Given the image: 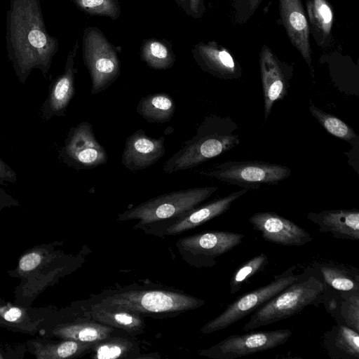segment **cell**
I'll return each instance as SVG.
<instances>
[{
	"label": "cell",
	"mask_w": 359,
	"mask_h": 359,
	"mask_svg": "<svg viewBox=\"0 0 359 359\" xmlns=\"http://www.w3.org/2000/svg\"><path fill=\"white\" fill-rule=\"evenodd\" d=\"M245 235L228 231H212L183 238L180 250L187 261L196 267H212L217 259L242 243Z\"/></svg>",
	"instance_id": "8fae6325"
},
{
	"label": "cell",
	"mask_w": 359,
	"mask_h": 359,
	"mask_svg": "<svg viewBox=\"0 0 359 359\" xmlns=\"http://www.w3.org/2000/svg\"><path fill=\"white\" fill-rule=\"evenodd\" d=\"M268 262L266 255L261 252L243 263L234 271L230 280V294H234L238 292L247 280L264 270Z\"/></svg>",
	"instance_id": "f546056e"
},
{
	"label": "cell",
	"mask_w": 359,
	"mask_h": 359,
	"mask_svg": "<svg viewBox=\"0 0 359 359\" xmlns=\"http://www.w3.org/2000/svg\"><path fill=\"white\" fill-rule=\"evenodd\" d=\"M259 64L264 96V115L266 121L273 104L287 95L293 67L280 61L265 44L259 53Z\"/></svg>",
	"instance_id": "7c38bea8"
},
{
	"label": "cell",
	"mask_w": 359,
	"mask_h": 359,
	"mask_svg": "<svg viewBox=\"0 0 359 359\" xmlns=\"http://www.w3.org/2000/svg\"><path fill=\"white\" fill-rule=\"evenodd\" d=\"M198 172L248 190L277 184L290 177L292 171L286 165L266 161H228Z\"/></svg>",
	"instance_id": "52a82bcc"
},
{
	"label": "cell",
	"mask_w": 359,
	"mask_h": 359,
	"mask_svg": "<svg viewBox=\"0 0 359 359\" xmlns=\"http://www.w3.org/2000/svg\"><path fill=\"white\" fill-rule=\"evenodd\" d=\"M128 347L126 342L110 341L100 343L95 347L94 358L98 359H115L122 357L126 353Z\"/></svg>",
	"instance_id": "1f68e13d"
},
{
	"label": "cell",
	"mask_w": 359,
	"mask_h": 359,
	"mask_svg": "<svg viewBox=\"0 0 359 359\" xmlns=\"http://www.w3.org/2000/svg\"><path fill=\"white\" fill-rule=\"evenodd\" d=\"M94 342L65 339L60 342L34 341V353L38 359H62L76 357L95 346Z\"/></svg>",
	"instance_id": "83f0119b"
},
{
	"label": "cell",
	"mask_w": 359,
	"mask_h": 359,
	"mask_svg": "<svg viewBox=\"0 0 359 359\" xmlns=\"http://www.w3.org/2000/svg\"><path fill=\"white\" fill-rule=\"evenodd\" d=\"M18 177L16 172L0 157V184L6 183H16Z\"/></svg>",
	"instance_id": "8d00e7d4"
},
{
	"label": "cell",
	"mask_w": 359,
	"mask_h": 359,
	"mask_svg": "<svg viewBox=\"0 0 359 359\" xmlns=\"http://www.w3.org/2000/svg\"><path fill=\"white\" fill-rule=\"evenodd\" d=\"M218 187H193L165 193L151 198L123 213L118 220L138 219L137 224H148L177 218L200 205Z\"/></svg>",
	"instance_id": "5b68a950"
},
{
	"label": "cell",
	"mask_w": 359,
	"mask_h": 359,
	"mask_svg": "<svg viewBox=\"0 0 359 359\" xmlns=\"http://www.w3.org/2000/svg\"><path fill=\"white\" fill-rule=\"evenodd\" d=\"M113 327L104 324L84 321L58 325L53 332L63 339L97 343L107 339Z\"/></svg>",
	"instance_id": "cb8c5ba5"
},
{
	"label": "cell",
	"mask_w": 359,
	"mask_h": 359,
	"mask_svg": "<svg viewBox=\"0 0 359 359\" xmlns=\"http://www.w3.org/2000/svg\"><path fill=\"white\" fill-rule=\"evenodd\" d=\"M61 161L77 170L92 169L105 165L108 156L97 140L93 126L82 121L72 127L59 151Z\"/></svg>",
	"instance_id": "30bf717a"
},
{
	"label": "cell",
	"mask_w": 359,
	"mask_h": 359,
	"mask_svg": "<svg viewBox=\"0 0 359 359\" xmlns=\"http://www.w3.org/2000/svg\"><path fill=\"white\" fill-rule=\"evenodd\" d=\"M323 304L337 324L359 332V292L339 291L327 286Z\"/></svg>",
	"instance_id": "ffe728a7"
},
{
	"label": "cell",
	"mask_w": 359,
	"mask_h": 359,
	"mask_svg": "<svg viewBox=\"0 0 359 359\" xmlns=\"http://www.w3.org/2000/svg\"><path fill=\"white\" fill-rule=\"evenodd\" d=\"M242 189L217 198L201 206H198L175 218L166 229V234L176 235L196 228L227 212L233 203L245 194Z\"/></svg>",
	"instance_id": "ac0fdd59"
},
{
	"label": "cell",
	"mask_w": 359,
	"mask_h": 359,
	"mask_svg": "<svg viewBox=\"0 0 359 359\" xmlns=\"http://www.w3.org/2000/svg\"><path fill=\"white\" fill-rule=\"evenodd\" d=\"M206 11L204 0H187L185 13L194 19L201 18Z\"/></svg>",
	"instance_id": "d590c367"
},
{
	"label": "cell",
	"mask_w": 359,
	"mask_h": 359,
	"mask_svg": "<svg viewBox=\"0 0 359 359\" xmlns=\"http://www.w3.org/2000/svg\"><path fill=\"white\" fill-rule=\"evenodd\" d=\"M77 40L69 53L63 73L50 84L48 95L41 107V116L45 121L54 116H64L75 93V75L77 69L74 60L79 49Z\"/></svg>",
	"instance_id": "5bb4252c"
},
{
	"label": "cell",
	"mask_w": 359,
	"mask_h": 359,
	"mask_svg": "<svg viewBox=\"0 0 359 359\" xmlns=\"http://www.w3.org/2000/svg\"><path fill=\"white\" fill-rule=\"evenodd\" d=\"M311 266L327 286L339 291L359 292L358 269L324 259H315Z\"/></svg>",
	"instance_id": "44dd1931"
},
{
	"label": "cell",
	"mask_w": 359,
	"mask_h": 359,
	"mask_svg": "<svg viewBox=\"0 0 359 359\" xmlns=\"http://www.w3.org/2000/svg\"><path fill=\"white\" fill-rule=\"evenodd\" d=\"M238 126L230 116L207 115L196 135L183 142L164 163L166 174L194 168L231 150L240 143Z\"/></svg>",
	"instance_id": "7a4b0ae2"
},
{
	"label": "cell",
	"mask_w": 359,
	"mask_h": 359,
	"mask_svg": "<svg viewBox=\"0 0 359 359\" xmlns=\"http://www.w3.org/2000/svg\"><path fill=\"white\" fill-rule=\"evenodd\" d=\"M281 23L291 43L311 67V48L308 19L302 0H278Z\"/></svg>",
	"instance_id": "e0dca14e"
},
{
	"label": "cell",
	"mask_w": 359,
	"mask_h": 359,
	"mask_svg": "<svg viewBox=\"0 0 359 359\" xmlns=\"http://www.w3.org/2000/svg\"><path fill=\"white\" fill-rule=\"evenodd\" d=\"M44 252L42 250H33L24 254L18 262L19 273L26 274L34 271L43 262Z\"/></svg>",
	"instance_id": "836d02e7"
},
{
	"label": "cell",
	"mask_w": 359,
	"mask_h": 359,
	"mask_svg": "<svg viewBox=\"0 0 359 359\" xmlns=\"http://www.w3.org/2000/svg\"><path fill=\"white\" fill-rule=\"evenodd\" d=\"M309 109L311 115L330 134L350 143L353 147L358 145L359 137L349 125L313 104H311Z\"/></svg>",
	"instance_id": "f1b7e54d"
},
{
	"label": "cell",
	"mask_w": 359,
	"mask_h": 359,
	"mask_svg": "<svg viewBox=\"0 0 359 359\" xmlns=\"http://www.w3.org/2000/svg\"><path fill=\"white\" fill-rule=\"evenodd\" d=\"M306 217L318 226L320 233H330L335 238L359 241V210L358 209L310 212Z\"/></svg>",
	"instance_id": "d6986e66"
},
{
	"label": "cell",
	"mask_w": 359,
	"mask_h": 359,
	"mask_svg": "<svg viewBox=\"0 0 359 359\" xmlns=\"http://www.w3.org/2000/svg\"><path fill=\"white\" fill-rule=\"evenodd\" d=\"M291 335L289 329L232 334L201 350L200 355L212 359H235L276 348L285 344Z\"/></svg>",
	"instance_id": "9c48e42d"
},
{
	"label": "cell",
	"mask_w": 359,
	"mask_h": 359,
	"mask_svg": "<svg viewBox=\"0 0 359 359\" xmlns=\"http://www.w3.org/2000/svg\"><path fill=\"white\" fill-rule=\"evenodd\" d=\"M205 302L198 298L165 290H129L115 293L98 306L135 314L173 313L197 309Z\"/></svg>",
	"instance_id": "277c9868"
},
{
	"label": "cell",
	"mask_w": 359,
	"mask_h": 359,
	"mask_svg": "<svg viewBox=\"0 0 359 359\" xmlns=\"http://www.w3.org/2000/svg\"><path fill=\"white\" fill-rule=\"evenodd\" d=\"M164 137L148 136L142 129L129 135L125 142L121 163L128 170L135 172L150 167L165 154Z\"/></svg>",
	"instance_id": "9a60e30c"
},
{
	"label": "cell",
	"mask_w": 359,
	"mask_h": 359,
	"mask_svg": "<svg viewBox=\"0 0 359 359\" xmlns=\"http://www.w3.org/2000/svg\"><path fill=\"white\" fill-rule=\"evenodd\" d=\"M82 55L91 79V93L109 88L121 74L116 48L97 27H86L82 34Z\"/></svg>",
	"instance_id": "8992f818"
},
{
	"label": "cell",
	"mask_w": 359,
	"mask_h": 359,
	"mask_svg": "<svg viewBox=\"0 0 359 359\" xmlns=\"http://www.w3.org/2000/svg\"><path fill=\"white\" fill-rule=\"evenodd\" d=\"M76 8L90 16L107 17L117 20L121 14L118 0H69Z\"/></svg>",
	"instance_id": "4dcf8cb0"
},
{
	"label": "cell",
	"mask_w": 359,
	"mask_h": 359,
	"mask_svg": "<svg viewBox=\"0 0 359 359\" xmlns=\"http://www.w3.org/2000/svg\"><path fill=\"white\" fill-rule=\"evenodd\" d=\"M295 269V266L288 268L276 276L269 284L237 298L229 304L222 313L205 323L201 329V332L203 334H210L222 330L253 313L297 279L299 275L294 274Z\"/></svg>",
	"instance_id": "ba28073f"
},
{
	"label": "cell",
	"mask_w": 359,
	"mask_h": 359,
	"mask_svg": "<svg viewBox=\"0 0 359 359\" xmlns=\"http://www.w3.org/2000/svg\"><path fill=\"white\" fill-rule=\"evenodd\" d=\"M179 7H180L184 12L187 8V0H175Z\"/></svg>",
	"instance_id": "f35d334b"
},
{
	"label": "cell",
	"mask_w": 359,
	"mask_h": 359,
	"mask_svg": "<svg viewBox=\"0 0 359 359\" xmlns=\"http://www.w3.org/2000/svg\"><path fill=\"white\" fill-rule=\"evenodd\" d=\"M191 53L198 67L205 72L220 79H237L242 69L230 52L217 42L203 41L195 44Z\"/></svg>",
	"instance_id": "2e32d148"
},
{
	"label": "cell",
	"mask_w": 359,
	"mask_h": 359,
	"mask_svg": "<svg viewBox=\"0 0 359 359\" xmlns=\"http://www.w3.org/2000/svg\"><path fill=\"white\" fill-rule=\"evenodd\" d=\"M6 41L8 57L20 83H25L34 69L47 76L59 43L47 31L40 0H10Z\"/></svg>",
	"instance_id": "6da1fadb"
},
{
	"label": "cell",
	"mask_w": 359,
	"mask_h": 359,
	"mask_svg": "<svg viewBox=\"0 0 359 359\" xmlns=\"http://www.w3.org/2000/svg\"><path fill=\"white\" fill-rule=\"evenodd\" d=\"M19 202L5 190L0 188V211L5 208L18 206Z\"/></svg>",
	"instance_id": "74e56055"
},
{
	"label": "cell",
	"mask_w": 359,
	"mask_h": 359,
	"mask_svg": "<svg viewBox=\"0 0 359 359\" xmlns=\"http://www.w3.org/2000/svg\"><path fill=\"white\" fill-rule=\"evenodd\" d=\"M265 241L284 246H302L313 238L304 229L275 212H258L248 219Z\"/></svg>",
	"instance_id": "4fadbf2b"
},
{
	"label": "cell",
	"mask_w": 359,
	"mask_h": 359,
	"mask_svg": "<svg viewBox=\"0 0 359 359\" xmlns=\"http://www.w3.org/2000/svg\"><path fill=\"white\" fill-rule=\"evenodd\" d=\"M140 57L148 67L157 70L171 68L176 60L171 42L164 39L145 40L140 46Z\"/></svg>",
	"instance_id": "4316f807"
},
{
	"label": "cell",
	"mask_w": 359,
	"mask_h": 359,
	"mask_svg": "<svg viewBox=\"0 0 359 359\" xmlns=\"http://www.w3.org/2000/svg\"><path fill=\"white\" fill-rule=\"evenodd\" d=\"M309 32L317 44L325 48L330 41L334 20L332 6L327 0H306Z\"/></svg>",
	"instance_id": "603a6c76"
},
{
	"label": "cell",
	"mask_w": 359,
	"mask_h": 359,
	"mask_svg": "<svg viewBox=\"0 0 359 359\" xmlns=\"http://www.w3.org/2000/svg\"><path fill=\"white\" fill-rule=\"evenodd\" d=\"M88 314L95 321L131 334L140 332L144 327V323L140 315L125 311L93 304Z\"/></svg>",
	"instance_id": "484cf974"
},
{
	"label": "cell",
	"mask_w": 359,
	"mask_h": 359,
	"mask_svg": "<svg viewBox=\"0 0 359 359\" xmlns=\"http://www.w3.org/2000/svg\"><path fill=\"white\" fill-rule=\"evenodd\" d=\"M323 343L332 359H359V334L344 325H334L324 332Z\"/></svg>",
	"instance_id": "7402d4cb"
},
{
	"label": "cell",
	"mask_w": 359,
	"mask_h": 359,
	"mask_svg": "<svg viewBox=\"0 0 359 359\" xmlns=\"http://www.w3.org/2000/svg\"><path fill=\"white\" fill-rule=\"evenodd\" d=\"M264 0H233L236 22H246L255 13Z\"/></svg>",
	"instance_id": "d6a6232c"
},
{
	"label": "cell",
	"mask_w": 359,
	"mask_h": 359,
	"mask_svg": "<svg viewBox=\"0 0 359 359\" xmlns=\"http://www.w3.org/2000/svg\"><path fill=\"white\" fill-rule=\"evenodd\" d=\"M27 318L28 315L22 308L11 304L0 306V319L6 323L20 325Z\"/></svg>",
	"instance_id": "e575fe53"
},
{
	"label": "cell",
	"mask_w": 359,
	"mask_h": 359,
	"mask_svg": "<svg viewBox=\"0 0 359 359\" xmlns=\"http://www.w3.org/2000/svg\"><path fill=\"white\" fill-rule=\"evenodd\" d=\"M175 108V103L169 94L154 93L142 97L136 111L149 123H163L171 120Z\"/></svg>",
	"instance_id": "d4e9b609"
},
{
	"label": "cell",
	"mask_w": 359,
	"mask_h": 359,
	"mask_svg": "<svg viewBox=\"0 0 359 359\" xmlns=\"http://www.w3.org/2000/svg\"><path fill=\"white\" fill-rule=\"evenodd\" d=\"M326 287L311 268L306 269L294 282L254 311L243 331L249 332L288 318L308 306H318L323 302Z\"/></svg>",
	"instance_id": "3957f363"
},
{
	"label": "cell",
	"mask_w": 359,
	"mask_h": 359,
	"mask_svg": "<svg viewBox=\"0 0 359 359\" xmlns=\"http://www.w3.org/2000/svg\"><path fill=\"white\" fill-rule=\"evenodd\" d=\"M0 140H1V137H0Z\"/></svg>",
	"instance_id": "ab89813d"
}]
</instances>
